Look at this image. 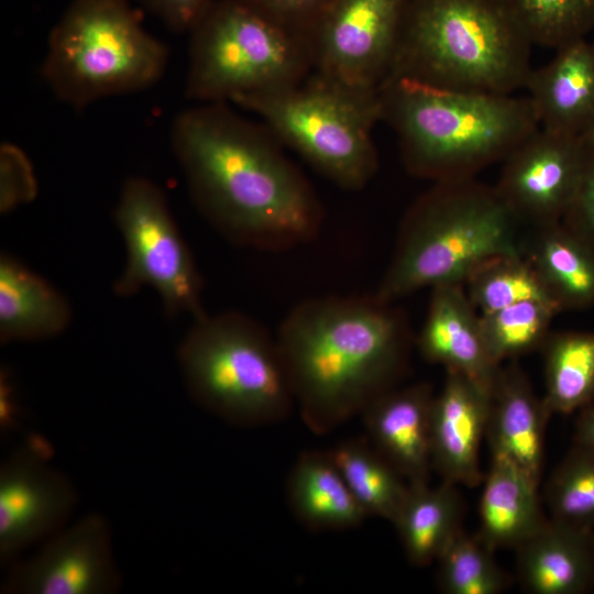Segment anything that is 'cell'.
Listing matches in <instances>:
<instances>
[{
  "mask_svg": "<svg viewBox=\"0 0 594 594\" xmlns=\"http://www.w3.org/2000/svg\"><path fill=\"white\" fill-rule=\"evenodd\" d=\"M477 536L463 530L438 558V584L447 594H497L509 585L508 574L497 564Z\"/></svg>",
  "mask_w": 594,
  "mask_h": 594,
  "instance_id": "obj_31",
  "label": "cell"
},
{
  "mask_svg": "<svg viewBox=\"0 0 594 594\" xmlns=\"http://www.w3.org/2000/svg\"><path fill=\"white\" fill-rule=\"evenodd\" d=\"M483 481L476 536L492 551L516 549L548 519L540 507L538 487L501 455H492Z\"/></svg>",
  "mask_w": 594,
  "mask_h": 594,
  "instance_id": "obj_23",
  "label": "cell"
},
{
  "mask_svg": "<svg viewBox=\"0 0 594 594\" xmlns=\"http://www.w3.org/2000/svg\"><path fill=\"white\" fill-rule=\"evenodd\" d=\"M532 46L497 0H409L387 77L513 95L532 70Z\"/></svg>",
  "mask_w": 594,
  "mask_h": 594,
  "instance_id": "obj_5",
  "label": "cell"
},
{
  "mask_svg": "<svg viewBox=\"0 0 594 594\" xmlns=\"http://www.w3.org/2000/svg\"><path fill=\"white\" fill-rule=\"evenodd\" d=\"M464 287L481 315L529 300L557 306L535 267L519 254L497 255L484 261L469 274Z\"/></svg>",
  "mask_w": 594,
  "mask_h": 594,
  "instance_id": "obj_28",
  "label": "cell"
},
{
  "mask_svg": "<svg viewBox=\"0 0 594 594\" xmlns=\"http://www.w3.org/2000/svg\"><path fill=\"white\" fill-rule=\"evenodd\" d=\"M78 503L73 482L32 447L0 468V562L63 529Z\"/></svg>",
  "mask_w": 594,
  "mask_h": 594,
  "instance_id": "obj_14",
  "label": "cell"
},
{
  "mask_svg": "<svg viewBox=\"0 0 594 594\" xmlns=\"http://www.w3.org/2000/svg\"><path fill=\"white\" fill-rule=\"evenodd\" d=\"M491 394L454 371H447L431 411L432 469L442 481L473 487L483 482L480 448L486 436Z\"/></svg>",
  "mask_w": 594,
  "mask_h": 594,
  "instance_id": "obj_15",
  "label": "cell"
},
{
  "mask_svg": "<svg viewBox=\"0 0 594 594\" xmlns=\"http://www.w3.org/2000/svg\"><path fill=\"white\" fill-rule=\"evenodd\" d=\"M177 356L190 397L234 426L280 422L295 405L276 337L246 315L195 319Z\"/></svg>",
  "mask_w": 594,
  "mask_h": 594,
  "instance_id": "obj_6",
  "label": "cell"
},
{
  "mask_svg": "<svg viewBox=\"0 0 594 594\" xmlns=\"http://www.w3.org/2000/svg\"><path fill=\"white\" fill-rule=\"evenodd\" d=\"M121 582L109 522L100 514H88L18 563L0 590L4 594H113Z\"/></svg>",
  "mask_w": 594,
  "mask_h": 594,
  "instance_id": "obj_13",
  "label": "cell"
},
{
  "mask_svg": "<svg viewBox=\"0 0 594 594\" xmlns=\"http://www.w3.org/2000/svg\"><path fill=\"white\" fill-rule=\"evenodd\" d=\"M70 318V307L55 287L13 256L1 254V343L56 337Z\"/></svg>",
  "mask_w": 594,
  "mask_h": 594,
  "instance_id": "obj_24",
  "label": "cell"
},
{
  "mask_svg": "<svg viewBox=\"0 0 594 594\" xmlns=\"http://www.w3.org/2000/svg\"><path fill=\"white\" fill-rule=\"evenodd\" d=\"M188 98L205 103L280 89L312 72L309 40L241 0H215L189 31Z\"/></svg>",
  "mask_w": 594,
  "mask_h": 594,
  "instance_id": "obj_9",
  "label": "cell"
},
{
  "mask_svg": "<svg viewBox=\"0 0 594 594\" xmlns=\"http://www.w3.org/2000/svg\"><path fill=\"white\" fill-rule=\"evenodd\" d=\"M170 31L189 32L215 0H139Z\"/></svg>",
  "mask_w": 594,
  "mask_h": 594,
  "instance_id": "obj_36",
  "label": "cell"
},
{
  "mask_svg": "<svg viewBox=\"0 0 594 594\" xmlns=\"http://www.w3.org/2000/svg\"><path fill=\"white\" fill-rule=\"evenodd\" d=\"M462 499L457 485L447 481L409 484V492L394 525L408 561L426 566L437 561L461 528Z\"/></svg>",
  "mask_w": 594,
  "mask_h": 594,
  "instance_id": "obj_25",
  "label": "cell"
},
{
  "mask_svg": "<svg viewBox=\"0 0 594 594\" xmlns=\"http://www.w3.org/2000/svg\"><path fill=\"white\" fill-rule=\"evenodd\" d=\"M532 45L557 50L594 30V0H497Z\"/></svg>",
  "mask_w": 594,
  "mask_h": 594,
  "instance_id": "obj_29",
  "label": "cell"
},
{
  "mask_svg": "<svg viewBox=\"0 0 594 594\" xmlns=\"http://www.w3.org/2000/svg\"><path fill=\"white\" fill-rule=\"evenodd\" d=\"M586 155L582 136L539 128L502 162L494 187L521 224L537 228L562 222Z\"/></svg>",
  "mask_w": 594,
  "mask_h": 594,
  "instance_id": "obj_12",
  "label": "cell"
},
{
  "mask_svg": "<svg viewBox=\"0 0 594 594\" xmlns=\"http://www.w3.org/2000/svg\"><path fill=\"white\" fill-rule=\"evenodd\" d=\"M382 121L396 134L407 172L433 183L474 178L539 129L528 96L446 89L387 77Z\"/></svg>",
  "mask_w": 594,
  "mask_h": 594,
  "instance_id": "obj_3",
  "label": "cell"
},
{
  "mask_svg": "<svg viewBox=\"0 0 594 594\" xmlns=\"http://www.w3.org/2000/svg\"><path fill=\"white\" fill-rule=\"evenodd\" d=\"M409 0H333L309 34L312 70L378 90L389 75Z\"/></svg>",
  "mask_w": 594,
  "mask_h": 594,
  "instance_id": "obj_11",
  "label": "cell"
},
{
  "mask_svg": "<svg viewBox=\"0 0 594 594\" xmlns=\"http://www.w3.org/2000/svg\"><path fill=\"white\" fill-rule=\"evenodd\" d=\"M127 250L125 266L113 286L117 295L132 296L147 286L156 290L170 316L200 318L202 278L172 217L161 188L144 177L122 186L114 210Z\"/></svg>",
  "mask_w": 594,
  "mask_h": 594,
  "instance_id": "obj_10",
  "label": "cell"
},
{
  "mask_svg": "<svg viewBox=\"0 0 594 594\" xmlns=\"http://www.w3.org/2000/svg\"><path fill=\"white\" fill-rule=\"evenodd\" d=\"M591 43H592V45H593V47H594V40H593Z\"/></svg>",
  "mask_w": 594,
  "mask_h": 594,
  "instance_id": "obj_39",
  "label": "cell"
},
{
  "mask_svg": "<svg viewBox=\"0 0 594 594\" xmlns=\"http://www.w3.org/2000/svg\"><path fill=\"white\" fill-rule=\"evenodd\" d=\"M520 226L494 186L474 178L433 183L405 215L373 295L394 304L425 288L464 285L484 261L522 255Z\"/></svg>",
  "mask_w": 594,
  "mask_h": 594,
  "instance_id": "obj_4",
  "label": "cell"
},
{
  "mask_svg": "<svg viewBox=\"0 0 594 594\" xmlns=\"http://www.w3.org/2000/svg\"><path fill=\"white\" fill-rule=\"evenodd\" d=\"M544 405L568 415L594 402V331L550 332L541 346Z\"/></svg>",
  "mask_w": 594,
  "mask_h": 594,
  "instance_id": "obj_26",
  "label": "cell"
},
{
  "mask_svg": "<svg viewBox=\"0 0 594 594\" xmlns=\"http://www.w3.org/2000/svg\"><path fill=\"white\" fill-rule=\"evenodd\" d=\"M522 255L561 311L594 306V246L562 222L531 228Z\"/></svg>",
  "mask_w": 594,
  "mask_h": 594,
  "instance_id": "obj_21",
  "label": "cell"
},
{
  "mask_svg": "<svg viewBox=\"0 0 594 594\" xmlns=\"http://www.w3.org/2000/svg\"><path fill=\"white\" fill-rule=\"evenodd\" d=\"M170 139L195 205L229 241L283 251L319 235L322 205L266 127L211 102L179 113Z\"/></svg>",
  "mask_w": 594,
  "mask_h": 594,
  "instance_id": "obj_1",
  "label": "cell"
},
{
  "mask_svg": "<svg viewBox=\"0 0 594 594\" xmlns=\"http://www.w3.org/2000/svg\"><path fill=\"white\" fill-rule=\"evenodd\" d=\"M433 398L431 384L415 383L384 393L361 414L367 439L409 484L429 483Z\"/></svg>",
  "mask_w": 594,
  "mask_h": 594,
  "instance_id": "obj_17",
  "label": "cell"
},
{
  "mask_svg": "<svg viewBox=\"0 0 594 594\" xmlns=\"http://www.w3.org/2000/svg\"><path fill=\"white\" fill-rule=\"evenodd\" d=\"M561 312L549 301L529 300L481 316L487 351L499 365L541 349L553 318Z\"/></svg>",
  "mask_w": 594,
  "mask_h": 594,
  "instance_id": "obj_30",
  "label": "cell"
},
{
  "mask_svg": "<svg viewBox=\"0 0 594 594\" xmlns=\"http://www.w3.org/2000/svg\"><path fill=\"white\" fill-rule=\"evenodd\" d=\"M574 444L594 452V402L579 413L575 424Z\"/></svg>",
  "mask_w": 594,
  "mask_h": 594,
  "instance_id": "obj_37",
  "label": "cell"
},
{
  "mask_svg": "<svg viewBox=\"0 0 594 594\" xmlns=\"http://www.w3.org/2000/svg\"><path fill=\"white\" fill-rule=\"evenodd\" d=\"M355 499L367 516L394 522L409 483L366 438H351L329 450Z\"/></svg>",
  "mask_w": 594,
  "mask_h": 594,
  "instance_id": "obj_27",
  "label": "cell"
},
{
  "mask_svg": "<svg viewBox=\"0 0 594 594\" xmlns=\"http://www.w3.org/2000/svg\"><path fill=\"white\" fill-rule=\"evenodd\" d=\"M593 544H594V539H593Z\"/></svg>",
  "mask_w": 594,
  "mask_h": 594,
  "instance_id": "obj_40",
  "label": "cell"
},
{
  "mask_svg": "<svg viewBox=\"0 0 594 594\" xmlns=\"http://www.w3.org/2000/svg\"><path fill=\"white\" fill-rule=\"evenodd\" d=\"M586 145L584 168L562 223L594 246V147Z\"/></svg>",
  "mask_w": 594,
  "mask_h": 594,
  "instance_id": "obj_35",
  "label": "cell"
},
{
  "mask_svg": "<svg viewBox=\"0 0 594 594\" xmlns=\"http://www.w3.org/2000/svg\"><path fill=\"white\" fill-rule=\"evenodd\" d=\"M550 518L594 530V452L574 444L546 485Z\"/></svg>",
  "mask_w": 594,
  "mask_h": 594,
  "instance_id": "obj_32",
  "label": "cell"
},
{
  "mask_svg": "<svg viewBox=\"0 0 594 594\" xmlns=\"http://www.w3.org/2000/svg\"><path fill=\"white\" fill-rule=\"evenodd\" d=\"M271 133L338 187L356 191L375 176L373 129L382 121L378 90L346 86L311 72L301 81L241 97Z\"/></svg>",
  "mask_w": 594,
  "mask_h": 594,
  "instance_id": "obj_7",
  "label": "cell"
},
{
  "mask_svg": "<svg viewBox=\"0 0 594 594\" xmlns=\"http://www.w3.org/2000/svg\"><path fill=\"white\" fill-rule=\"evenodd\" d=\"M582 138H583V140L585 141L586 144L594 147V121L590 125V128L586 130V132L583 134Z\"/></svg>",
  "mask_w": 594,
  "mask_h": 594,
  "instance_id": "obj_38",
  "label": "cell"
},
{
  "mask_svg": "<svg viewBox=\"0 0 594 594\" xmlns=\"http://www.w3.org/2000/svg\"><path fill=\"white\" fill-rule=\"evenodd\" d=\"M416 344L427 362L461 373L492 393L502 365L487 351L480 312L463 284L431 289L428 314Z\"/></svg>",
  "mask_w": 594,
  "mask_h": 594,
  "instance_id": "obj_16",
  "label": "cell"
},
{
  "mask_svg": "<svg viewBox=\"0 0 594 594\" xmlns=\"http://www.w3.org/2000/svg\"><path fill=\"white\" fill-rule=\"evenodd\" d=\"M531 70L525 88L539 128L583 136L594 121V47L578 38Z\"/></svg>",
  "mask_w": 594,
  "mask_h": 594,
  "instance_id": "obj_19",
  "label": "cell"
},
{
  "mask_svg": "<svg viewBox=\"0 0 594 594\" xmlns=\"http://www.w3.org/2000/svg\"><path fill=\"white\" fill-rule=\"evenodd\" d=\"M37 194L33 165L16 144L3 142L0 146V210L8 213L32 201Z\"/></svg>",
  "mask_w": 594,
  "mask_h": 594,
  "instance_id": "obj_33",
  "label": "cell"
},
{
  "mask_svg": "<svg viewBox=\"0 0 594 594\" xmlns=\"http://www.w3.org/2000/svg\"><path fill=\"white\" fill-rule=\"evenodd\" d=\"M241 1L285 29L309 40V34L312 28L333 0Z\"/></svg>",
  "mask_w": 594,
  "mask_h": 594,
  "instance_id": "obj_34",
  "label": "cell"
},
{
  "mask_svg": "<svg viewBox=\"0 0 594 594\" xmlns=\"http://www.w3.org/2000/svg\"><path fill=\"white\" fill-rule=\"evenodd\" d=\"M286 493L295 518L314 531L355 528L367 517L329 451L301 452L288 475Z\"/></svg>",
  "mask_w": 594,
  "mask_h": 594,
  "instance_id": "obj_22",
  "label": "cell"
},
{
  "mask_svg": "<svg viewBox=\"0 0 594 594\" xmlns=\"http://www.w3.org/2000/svg\"><path fill=\"white\" fill-rule=\"evenodd\" d=\"M167 61V47L128 0H74L50 33L42 76L59 100L80 109L153 86Z\"/></svg>",
  "mask_w": 594,
  "mask_h": 594,
  "instance_id": "obj_8",
  "label": "cell"
},
{
  "mask_svg": "<svg viewBox=\"0 0 594 594\" xmlns=\"http://www.w3.org/2000/svg\"><path fill=\"white\" fill-rule=\"evenodd\" d=\"M276 340L304 424L327 435L397 387L408 362L404 314L372 296H321L294 306Z\"/></svg>",
  "mask_w": 594,
  "mask_h": 594,
  "instance_id": "obj_2",
  "label": "cell"
},
{
  "mask_svg": "<svg viewBox=\"0 0 594 594\" xmlns=\"http://www.w3.org/2000/svg\"><path fill=\"white\" fill-rule=\"evenodd\" d=\"M552 416L516 364L501 367L493 391L485 438L492 455L514 463L539 487L547 422Z\"/></svg>",
  "mask_w": 594,
  "mask_h": 594,
  "instance_id": "obj_18",
  "label": "cell"
},
{
  "mask_svg": "<svg viewBox=\"0 0 594 594\" xmlns=\"http://www.w3.org/2000/svg\"><path fill=\"white\" fill-rule=\"evenodd\" d=\"M594 530L552 518L516 548L520 583L534 594H583L594 587Z\"/></svg>",
  "mask_w": 594,
  "mask_h": 594,
  "instance_id": "obj_20",
  "label": "cell"
}]
</instances>
